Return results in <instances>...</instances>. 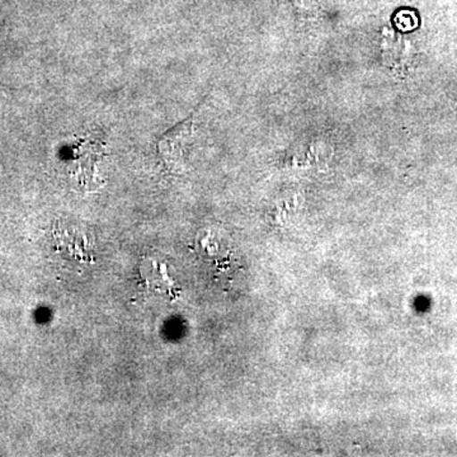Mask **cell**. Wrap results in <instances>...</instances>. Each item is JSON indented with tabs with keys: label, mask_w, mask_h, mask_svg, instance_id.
I'll return each mask as SVG.
<instances>
[{
	"label": "cell",
	"mask_w": 457,
	"mask_h": 457,
	"mask_svg": "<svg viewBox=\"0 0 457 457\" xmlns=\"http://www.w3.org/2000/svg\"><path fill=\"white\" fill-rule=\"evenodd\" d=\"M293 2V4L296 8H302L303 5V0H291Z\"/></svg>",
	"instance_id": "cell-2"
},
{
	"label": "cell",
	"mask_w": 457,
	"mask_h": 457,
	"mask_svg": "<svg viewBox=\"0 0 457 457\" xmlns=\"http://www.w3.org/2000/svg\"><path fill=\"white\" fill-rule=\"evenodd\" d=\"M195 112L165 131L156 144V150L167 167L177 168L183 163L186 147L191 143L194 135Z\"/></svg>",
	"instance_id": "cell-1"
}]
</instances>
